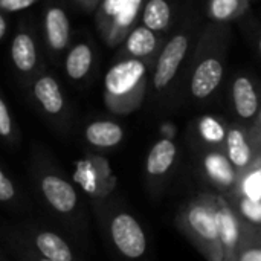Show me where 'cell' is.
I'll list each match as a JSON object with an SVG mask.
<instances>
[{"instance_id":"1","label":"cell","mask_w":261,"mask_h":261,"mask_svg":"<svg viewBox=\"0 0 261 261\" xmlns=\"http://www.w3.org/2000/svg\"><path fill=\"white\" fill-rule=\"evenodd\" d=\"M229 40L228 24L210 23L199 32L187 70V89L193 102L206 104L220 90L226 72Z\"/></svg>"},{"instance_id":"2","label":"cell","mask_w":261,"mask_h":261,"mask_svg":"<svg viewBox=\"0 0 261 261\" xmlns=\"http://www.w3.org/2000/svg\"><path fill=\"white\" fill-rule=\"evenodd\" d=\"M154 61L119 57L104 76V102L112 113L127 115L139 109L148 84H151Z\"/></svg>"},{"instance_id":"3","label":"cell","mask_w":261,"mask_h":261,"mask_svg":"<svg viewBox=\"0 0 261 261\" xmlns=\"http://www.w3.org/2000/svg\"><path fill=\"white\" fill-rule=\"evenodd\" d=\"M32 180L37 197L52 216L70 225H76L84 219L83 202L76 185L40 154L34 156Z\"/></svg>"},{"instance_id":"4","label":"cell","mask_w":261,"mask_h":261,"mask_svg":"<svg viewBox=\"0 0 261 261\" xmlns=\"http://www.w3.org/2000/svg\"><path fill=\"white\" fill-rule=\"evenodd\" d=\"M177 228L208 261H225L217 219V196L202 193L176 216Z\"/></svg>"},{"instance_id":"5","label":"cell","mask_w":261,"mask_h":261,"mask_svg":"<svg viewBox=\"0 0 261 261\" xmlns=\"http://www.w3.org/2000/svg\"><path fill=\"white\" fill-rule=\"evenodd\" d=\"M199 37V34H197ZM194 24L185 23L179 26L170 37H167L153 67L151 89L156 95L170 92L177 78L182 75L184 66L190 61L193 43L197 41Z\"/></svg>"},{"instance_id":"6","label":"cell","mask_w":261,"mask_h":261,"mask_svg":"<svg viewBox=\"0 0 261 261\" xmlns=\"http://www.w3.org/2000/svg\"><path fill=\"white\" fill-rule=\"evenodd\" d=\"M107 231L115 252L125 261H148V239L138 219L127 211L109 216Z\"/></svg>"},{"instance_id":"7","label":"cell","mask_w":261,"mask_h":261,"mask_svg":"<svg viewBox=\"0 0 261 261\" xmlns=\"http://www.w3.org/2000/svg\"><path fill=\"white\" fill-rule=\"evenodd\" d=\"M28 89L41 115L58 128H64L70 118V109L58 78L52 72L43 69L31 80Z\"/></svg>"},{"instance_id":"8","label":"cell","mask_w":261,"mask_h":261,"mask_svg":"<svg viewBox=\"0 0 261 261\" xmlns=\"http://www.w3.org/2000/svg\"><path fill=\"white\" fill-rule=\"evenodd\" d=\"M9 57L14 72L26 87L31 80L44 69L38 37L34 28L23 20L20 21V26L11 40Z\"/></svg>"},{"instance_id":"9","label":"cell","mask_w":261,"mask_h":261,"mask_svg":"<svg viewBox=\"0 0 261 261\" xmlns=\"http://www.w3.org/2000/svg\"><path fill=\"white\" fill-rule=\"evenodd\" d=\"M73 182H76L84 193L95 200H104L116 185V179L109 162L95 154L76 162Z\"/></svg>"},{"instance_id":"10","label":"cell","mask_w":261,"mask_h":261,"mask_svg":"<svg viewBox=\"0 0 261 261\" xmlns=\"http://www.w3.org/2000/svg\"><path fill=\"white\" fill-rule=\"evenodd\" d=\"M229 101L237 122L252 127L261 113V89L257 81L245 72L237 73L229 86Z\"/></svg>"},{"instance_id":"11","label":"cell","mask_w":261,"mask_h":261,"mask_svg":"<svg viewBox=\"0 0 261 261\" xmlns=\"http://www.w3.org/2000/svg\"><path fill=\"white\" fill-rule=\"evenodd\" d=\"M43 40L47 54L52 58H60L66 55L70 40L72 28L70 18L66 8L58 0H50L46 3L43 11Z\"/></svg>"},{"instance_id":"12","label":"cell","mask_w":261,"mask_h":261,"mask_svg":"<svg viewBox=\"0 0 261 261\" xmlns=\"http://www.w3.org/2000/svg\"><path fill=\"white\" fill-rule=\"evenodd\" d=\"M225 153L239 171L240 177L255 165L261 164V156L254 145L249 127L237 121L228 125Z\"/></svg>"},{"instance_id":"13","label":"cell","mask_w":261,"mask_h":261,"mask_svg":"<svg viewBox=\"0 0 261 261\" xmlns=\"http://www.w3.org/2000/svg\"><path fill=\"white\" fill-rule=\"evenodd\" d=\"M167 40L165 34H159L142 23L135 26L121 44L118 57H132L147 61H154Z\"/></svg>"},{"instance_id":"14","label":"cell","mask_w":261,"mask_h":261,"mask_svg":"<svg viewBox=\"0 0 261 261\" xmlns=\"http://www.w3.org/2000/svg\"><path fill=\"white\" fill-rule=\"evenodd\" d=\"M202 168L206 179L225 194L231 196L237 191L240 174L223 148L208 150L202 158Z\"/></svg>"},{"instance_id":"15","label":"cell","mask_w":261,"mask_h":261,"mask_svg":"<svg viewBox=\"0 0 261 261\" xmlns=\"http://www.w3.org/2000/svg\"><path fill=\"white\" fill-rule=\"evenodd\" d=\"M217 219L225 261H237V251L243 236V222L225 196H217Z\"/></svg>"},{"instance_id":"16","label":"cell","mask_w":261,"mask_h":261,"mask_svg":"<svg viewBox=\"0 0 261 261\" xmlns=\"http://www.w3.org/2000/svg\"><path fill=\"white\" fill-rule=\"evenodd\" d=\"M95 64H96V50L93 44L86 38H80L73 41L69 46L63 61V67L67 80L76 86L87 83V80L90 78L95 69Z\"/></svg>"},{"instance_id":"17","label":"cell","mask_w":261,"mask_h":261,"mask_svg":"<svg viewBox=\"0 0 261 261\" xmlns=\"http://www.w3.org/2000/svg\"><path fill=\"white\" fill-rule=\"evenodd\" d=\"M23 232V231H21ZM28 242L41 254L44 258L50 261H83L80 255L72 249L64 237L57 234L52 229L32 226L23 232Z\"/></svg>"},{"instance_id":"18","label":"cell","mask_w":261,"mask_h":261,"mask_svg":"<svg viewBox=\"0 0 261 261\" xmlns=\"http://www.w3.org/2000/svg\"><path fill=\"white\" fill-rule=\"evenodd\" d=\"M84 141L98 150H110L118 147L125 136L124 127L112 119H95L83 130Z\"/></svg>"},{"instance_id":"19","label":"cell","mask_w":261,"mask_h":261,"mask_svg":"<svg viewBox=\"0 0 261 261\" xmlns=\"http://www.w3.org/2000/svg\"><path fill=\"white\" fill-rule=\"evenodd\" d=\"M177 147L170 138L159 139L150 150L145 161V173L151 182H159L168 176L174 167Z\"/></svg>"},{"instance_id":"20","label":"cell","mask_w":261,"mask_h":261,"mask_svg":"<svg viewBox=\"0 0 261 261\" xmlns=\"http://www.w3.org/2000/svg\"><path fill=\"white\" fill-rule=\"evenodd\" d=\"M145 0H124L122 8L112 24L109 34L104 37V41L110 47H116L122 44L125 40L127 34L141 23V15H142V8H144Z\"/></svg>"},{"instance_id":"21","label":"cell","mask_w":261,"mask_h":261,"mask_svg":"<svg viewBox=\"0 0 261 261\" xmlns=\"http://www.w3.org/2000/svg\"><path fill=\"white\" fill-rule=\"evenodd\" d=\"M176 14V0H145L141 23L159 34L168 32Z\"/></svg>"},{"instance_id":"22","label":"cell","mask_w":261,"mask_h":261,"mask_svg":"<svg viewBox=\"0 0 261 261\" xmlns=\"http://www.w3.org/2000/svg\"><path fill=\"white\" fill-rule=\"evenodd\" d=\"M251 2L252 0H206L205 15L210 23L229 24L249 11Z\"/></svg>"},{"instance_id":"23","label":"cell","mask_w":261,"mask_h":261,"mask_svg":"<svg viewBox=\"0 0 261 261\" xmlns=\"http://www.w3.org/2000/svg\"><path fill=\"white\" fill-rule=\"evenodd\" d=\"M196 133L200 142L208 147V150L213 148H223L225 150V142H226V135H228V125L213 116V115H203L196 121Z\"/></svg>"},{"instance_id":"24","label":"cell","mask_w":261,"mask_h":261,"mask_svg":"<svg viewBox=\"0 0 261 261\" xmlns=\"http://www.w3.org/2000/svg\"><path fill=\"white\" fill-rule=\"evenodd\" d=\"M5 242L18 261H50L37 252L20 229H5Z\"/></svg>"},{"instance_id":"25","label":"cell","mask_w":261,"mask_h":261,"mask_svg":"<svg viewBox=\"0 0 261 261\" xmlns=\"http://www.w3.org/2000/svg\"><path fill=\"white\" fill-rule=\"evenodd\" d=\"M237 261H261V228L243 222V236L237 251Z\"/></svg>"},{"instance_id":"26","label":"cell","mask_w":261,"mask_h":261,"mask_svg":"<svg viewBox=\"0 0 261 261\" xmlns=\"http://www.w3.org/2000/svg\"><path fill=\"white\" fill-rule=\"evenodd\" d=\"M228 199H232L234 210L237 211L239 217L252 225L261 228V200H254L248 197H239V196H228Z\"/></svg>"},{"instance_id":"27","label":"cell","mask_w":261,"mask_h":261,"mask_svg":"<svg viewBox=\"0 0 261 261\" xmlns=\"http://www.w3.org/2000/svg\"><path fill=\"white\" fill-rule=\"evenodd\" d=\"M231 196L261 200V164L255 165L240 177L237 191Z\"/></svg>"},{"instance_id":"28","label":"cell","mask_w":261,"mask_h":261,"mask_svg":"<svg viewBox=\"0 0 261 261\" xmlns=\"http://www.w3.org/2000/svg\"><path fill=\"white\" fill-rule=\"evenodd\" d=\"M0 136L9 145H15L18 141V130L5 96H0Z\"/></svg>"},{"instance_id":"29","label":"cell","mask_w":261,"mask_h":261,"mask_svg":"<svg viewBox=\"0 0 261 261\" xmlns=\"http://www.w3.org/2000/svg\"><path fill=\"white\" fill-rule=\"evenodd\" d=\"M15 199H17V187L14 180L8 176L6 170L2 168L0 170V202L3 205H8V203H14Z\"/></svg>"},{"instance_id":"30","label":"cell","mask_w":261,"mask_h":261,"mask_svg":"<svg viewBox=\"0 0 261 261\" xmlns=\"http://www.w3.org/2000/svg\"><path fill=\"white\" fill-rule=\"evenodd\" d=\"M40 0H0V9L3 12L12 14V12L24 11V9L31 8L32 5H35Z\"/></svg>"},{"instance_id":"31","label":"cell","mask_w":261,"mask_h":261,"mask_svg":"<svg viewBox=\"0 0 261 261\" xmlns=\"http://www.w3.org/2000/svg\"><path fill=\"white\" fill-rule=\"evenodd\" d=\"M72 2L84 12H95L102 0H72Z\"/></svg>"},{"instance_id":"32","label":"cell","mask_w":261,"mask_h":261,"mask_svg":"<svg viewBox=\"0 0 261 261\" xmlns=\"http://www.w3.org/2000/svg\"><path fill=\"white\" fill-rule=\"evenodd\" d=\"M8 29H9V18H8V12L0 14V40H5L8 35Z\"/></svg>"},{"instance_id":"33","label":"cell","mask_w":261,"mask_h":261,"mask_svg":"<svg viewBox=\"0 0 261 261\" xmlns=\"http://www.w3.org/2000/svg\"><path fill=\"white\" fill-rule=\"evenodd\" d=\"M249 132H251V138L254 141V145H255L258 154L261 156V132H252L251 128H249Z\"/></svg>"},{"instance_id":"34","label":"cell","mask_w":261,"mask_h":261,"mask_svg":"<svg viewBox=\"0 0 261 261\" xmlns=\"http://www.w3.org/2000/svg\"><path fill=\"white\" fill-rule=\"evenodd\" d=\"M254 40H255V47L261 57V29H257V28L254 29Z\"/></svg>"}]
</instances>
